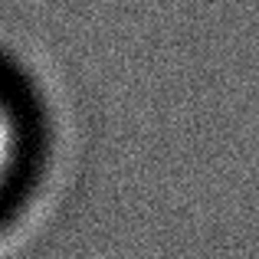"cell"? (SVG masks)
Masks as SVG:
<instances>
[{
    "label": "cell",
    "mask_w": 259,
    "mask_h": 259,
    "mask_svg": "<svg viewBox=\"0 0 259 259\" xmlns=\"http://www.w3.org/2000/svg\"><path fill=\"white\" fill-rule=\"evenodd\" d=\"M33 151L30 115L17 95L0 82V203L20 187Z\"/></svg>",
    "instance_id": "obj_1"
}]
</instances>
